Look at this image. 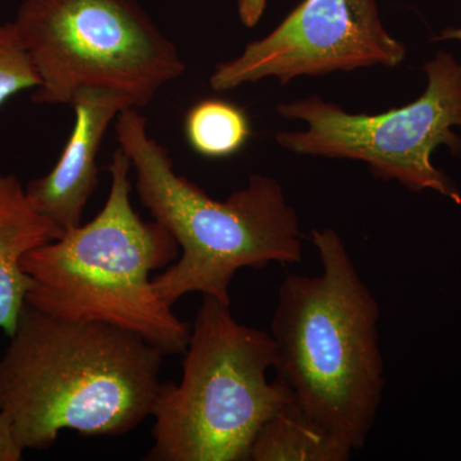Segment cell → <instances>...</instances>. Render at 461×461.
<instances>
[{
  "instance_id": "6da1fadb",
  "label": "cell",
  "mask_w": 461,
  "mask_h": 461,
  "mask_svg": "<svg viewBox=\"0 0 461 461\" xmlns=\"http://www.w3.org/2000/svg\"><path fill=\"white\" fill-rule=\"evenodd\" d=\"M163 357L129 330L26 305L0 357V414L23 450L50 448L67 429L126 435L151 417Z\"/></svg>"
},
{
  "instance_id": "7a4b0ae2",
  "label": "cell",
  "mask_w": 461,
  "mask_h": 461,
  "mask_svg": "<svg viewBox=\"0 0 461 461\" xmlns=\"http://www.w3.org/2000/svg\"><path fill=\"white\" fill-rule=\"evenodd\" d=\"M312 242L321 275H287L278 288L275 369L294 402L355 451L371 435L386 386L381 308L335 230H312Z\"/></svg>"
},
{
  "instance_id": "3957f363",
  "label": "cell",
  "mask_w": 461,
  "mask_h": 461,
  "mask_svg": "<svg viewBox=\"0 0 461 461\" xmlns=\"http://www.w3.org/2000/svg\"><path fill=\"white\" fill-rule=\"evenodd\" d=\"M114 126L118 147L135 169L141 204L180 249L181 256L153 280L167 304L199 293L230 305V282L240 269L302 262L299 217L277 180L253 175L226 200L213 199L175 171L138 108L121 112Z\"/></svg>"
},
{
  "instance_id": "277c9868",
  "label": "cell",
  "mask_w": 461,
  "mask_h": 461,
  "mask_svg": "<svg viewBox=\"0 0 461 461\" xmlns=\"http://www.w3.org/2000/svg\"><path fill=\"white\" fill-rule=\"evenodd\" d=\"M130 171L131 160L118 147L98 215L23 257L32 280L26 305L65 320L112 324L165 355L184 354L191 326L160 299L150 278L171 266L180 249L162 224L136 213Z\"/></svg>"
},
{
  "instance_id": "5b68a950",
  "label": "cell",
  "mask_w": 461,
  "mask_h": 461,
  "mask_svg": "<svg viewBox=\"0 0 461 461\" xmlns=\"http://www.w3.org/2000/svg\"><path fill=\"white\" fill-rule=\"evenodd\" d=\"M184 354L181 381L162 384L158 393L145 460H249L263 424L293 400L280 379L267 378L277 362L271 333L203 296Z\"/></svg>"
},
{
  "instance_id": "8992f818",
  "label": "cell",
  "mask_w": 461,
  "mask_h": 461,
  "mask_svg": "<svg viewBox=\"0 0 461 461\" xmlns=\"http://www.w3.org/2000/svg\"><path fill=\"white\" fill-rule=\"evenodd\" d=\"M14 23L41 78L36 104H69L99 87L145 108L186 69L138 0H23Z\"/></svg>"
},
{
  "instance_id": "52a82bcc",
  "label": "cell",
  "mask_w": 461,
  "mask_h": 461,
  "mask_svg": "<svg viewBox=\"0 0 461 461\" xmlns=\"http://www.w3.org/2000/svg\"><path fill=\"white\" fill-rule=\"evenodd\" d=\"M424 71L429 84L420 98L384 113H348L320 96L282 103L277 113L303 121L308 130L277 133L276 141L302 156L360 160L381 180L436 191L461 204L459 190L432 163L441 145L461 154V139L453 131L461 127V63L438 51Z\"/></svg>"
},
{
  "instance_id": "ba28073f",
  "label": "cell",
  "mask_w": 461,
  "mask_h": 461,
  "mask_svg": "<svg viewBox=\"0 0 461 461\" xmlns=\"http://www.w3.org/2000/svg\"><path fill=\"white\" fill-rule=\"evenodd\" d=\"M406 48L384 29L375 0H303L275 30L215 66L212 89L224 93L264 78L402 65Z\"/></svg>"
},
{
  "instance_id": "9c48e42d",
  "label": "cell",
  "mask_w": 461,
  "mask_h": 461,
  "mask_svg": "<svg viewBox=\"0 0 461 461\" xmlns=\"http://www.w3.org/2000/svg\"><path fill=\"white\" fill-rule=\"evenodd\" d=\"M75 124L53 169L27 184L39 213L65 232L83 223L85 209L99 182L98 154L112 121L133 108L118 91L85 87L72 98Z\"/></svg>"
},
{
  "instance_id": "30bf717a",
  "label": "cell",
  "mask_w": 461,
  "mask_h": 461,
  "mask_svg": "<svg viewBox=\"0 0 461 461\" xmlns=\"http://www.w3.org/2000/svg\"><path fill=\"white\" fill-rule=\"evenodd\" d=\"M39 213L16 176L0 173V329L14 335L26 306L32 280L23 272V257L63 235Z\"/></svg>"
},
{
  "instance_id": "8fae6325",
  "label": "cell",
  "mask_w": 461,
  "mask_h": 461,
  "mask_svg": "<svg viewBox=\"0 0 461 461\" xmlns=\"http://www.w3.org/2000/svg\"><path fill=\"white\" fill-rule=\"evenodd\" d=\"M353 451L290 400L263 424L249 460L346 461Z\"/></svg>"
},
{
  "instance_id": "7c38bea8",
  "label": "cell",
  "mask_w": 461,
  "mask_h": 461,
  "mask_svg": "<svg viewBox=\"0 0 461 461\" xmlns=\"http://www.w3.org/2000/svg\"><path fill=\"white\" fill-rule=\"evenodd\" d=\"M184 132L199 156L222 159L239 153L250 140V120L238 104L223 99H204L187 111Z\"/></svg>"
},
{
  "instance_id": "4fadbf2b",
  "label": "cell",
  "mask_w": 461,
  "mask_h": 461,
  "mask_svg": "<svg viewBox=\"0 0 461 461\" xmlns=\"http://www.w3.org/2000/svg\"><path fill=\"white\" fill-rule=\"evenodd\" d=\"M39 85L41 78L14 21L0 23V108L23 91L38 89Z\"/></svg>"
},
{
  "instance_id": "5bb4252c",
  "label": "cell",
  "mask_w": 461,
  "mask_h": 461,
  "mask_svg": "<svg viewBox=\"0 0 461 461\" xmlns=\"http://www.w3.org/2000/svg\"><path fill=\"white\" fill-rule=\"evenodd\" d=\"M23 451L25 450L18 445L14 438L7 418L0 414V461L21 460Z\"/></svg>"
},
{
  "instance_id": "9a60e30c",
  "label": "cell",
  "mask_w": 461,
  "mask_h": 461,
  "mask_svg": "<svg viewBox=\"0 0 461 461\" xmlns=\"http://www.w3.org/2000/svg\"><path fill=\"white\" fill-rule=\"evenodd\" d=\"M267 0H238L239 16L242 25H258L266 9Z\"/></svg>"
},
{
  "instance_id": "2e32d148",
  "label": "cell",
  "mask_w": 461,
  "mask_h": 461,
  "mask_svg": "<svg viewBox=\"0 0 461 461\" xmlns=\"http://www.w3.org/2000/svg\"><path fill=\"white\" fill-rule=\"evenodd\" d=\"M436 41H461V29H447L437 36Z\"/></svg>"
}]
</instances>
